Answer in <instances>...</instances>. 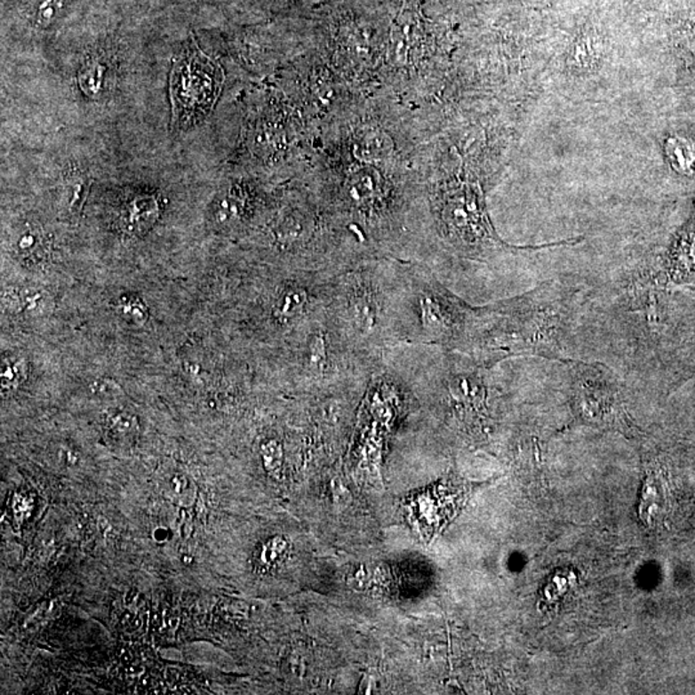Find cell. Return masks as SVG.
<instances>
[{"label":"cell","instance_id":"1","mask_svg":"<svg viewBox=\"0 0 695 695\" xmlns=\"http://www.w3.org/2000/svg\"><path fill=\"white\" fill-rule=\"evenodd\" d=\"M584 286L551 278L524 294L478 307L462 355L485 367L509 358L571 360Z\"/></svg>","mask_w":695,"mask_h":695},{"label":"cell","instance_id":"2","mask_svg":"<svg viewBox=\"0 0 695 695\" xmlns=\"http://www.w3.org/2000/svg\"><path fill=\"white\" fill-rule=\"evenodd\" d=\"M565 367L570 402L579 421L595 427H627L621 379L600 362L568 360Z\"/></svg>","mask_w":695,"mask_h":695},{"label":"cell","instance_id":"3","mask_svg":"<svg viewBox=\"0 0 695 695\" xmlns=\"http://www.w3.org/2000/svg\"><path fill=\"white\" fill-rule=\"evenodd\" d=\"M220 85V73L206 56L191 52L183 56L172 75V97L178 116L196 120L211 110Z\"/></svg>","mask_w":695,"mask_h":695},{"label":"cell","instance_id":"4","mask_svg":"<svg viewBox=\"0 0 695 695\" xmlns=\"http://www.w3.org/2000/svg\"><path fill=\"white\" fill-rule=\"evenodd\" d=\"M666 483L662 467L657 462L646 465L644 481L637 501V513L648 527H654L663 516L666 507Z\"/></svg>","mask_w":695,"mask_h":695},{"label":"cell","instance_id":"5","mask_svg":"<svg viewBox=\"0 0 695 695\" xmlns=\"http://www.w3.org/2000/svg\"><path fill=\"white\" fill-rule=\"evenodd\" d=\"M112 77V65L108 57L92 56L77 74V84L85 97L100 100L108 92Z\"/></svg>","mask_w":695,"mask_h":695},{"label":"cell","instance_id":"6","mask_svg":"<svg viewBox=\"0 0 695 695\" xmlns=\"http://www.w3.org/2000/svg\"><path fill=\"white\" fill-rule=\"evenodd\" d=\"M355 155L364 162H381L393 149L390 137L380 129L369 128L358 132L353 142Z\"/></svg>","mask_w":695,"mask_h":695},{"label":"cell","instance_id":"7","mask_svg":"<svg viewBox=\"0 0 695 695\" xmlns=\"http://www.w3.org/2000/svg\"><path fill=\"white\" fill-rule=\"evenodd\" d=\"M159 215V204L151 195H137L126 203L124 208L125 226L128 229L143 231L149 228Z\"/></svg>","mask_w":695,"mask_h":695},{"label":"cell","instance_id":"8","mask_svg":"<svg viewBox=\"0 0 695 695\" xmlns=\"http://www.w3.org/2000/svg\"><path fill=\"white\" fill-rule=\"evenodd\" d=\"M348 197L357 205H366L378 196L380 191V177L371 168H360L348 177L346 183Z\"/></svg>","mask_w":695,"mask_h":695},{"label":"cell","instance_id":"9","mask_svg":"<svg viewBox=\"0 0 695 695\" xmlns=\"http://www.w3.org/2000/svg\"><path fill=\"white\" fill-rule=\"evenodd\" d=\"M244 214V200L237 192L229 191L222 197L215 209V220L220 226L236 222Z\"/></svg>","mask_w":695,"mask_h":695},{"label":"cell","instance_id":"10","mask_svg":"<svg viewBox=\"0 0 695 695\" xmlns=\"http://www.w3.org/2000/svg\"><path fill=\"white\" fill-rule=\"evenodd\" d=\"M260 456L267 472L271 475L280 476L284 462L283 444L276 439H267L261 443Z\"/></svg>","mask_w":695,"mask_h":695},{"label":"cell","instance_id":"11","mask_svg":"<svg viewBox=\"0 0 695 695\" xmlns=\"http://www.w3.org/2000/svg\"><path fill=\"white\" fill-rule=\"evenodd\" d=\"M106 425L110 432L120 436L136 435L140 429L136 416L125 412V411H116V412L108 415L106 419Z\"/></svg>","mask_w":695,"mask_h":695},{"label":"cell","instance_id":"12","mask_svg":"<svg viewBox=\"0 0 695 695\" xmlns=\"http://www.w3.org/2000/svg\"><path fill=\"white\" fill-rule=\"evenodd\" d=\"M65 3L66 0H36V11H34L36 24L40 26L53 24L61 14Z\"/></svg>","mask_w":695,"mask_h":695},{"label":"cell","instance_id":"13","mask_svg":"<svg viewBox=\"0 0 695 695\" xmlns=\"http://www.w3.org/2000/svg\"><path fill=\"white\" fill-rule=\"evenodd\" d=\"M28 376V366L25 361H16L13 363H5L2 367L3 392H11L16 389Z\"/></svg>","mask_w":695,"mask_h":695},{"label":"cell","instance_id":"14","mask_svg":"<svg viewBox=\"0 0 695 695\" xmlns=\"http://www.w3.org/2000/svg\"><path fill=\"white\" fill-rule=\"evenodd\" d=\"M20 299H21V309H24L28 315L36 317L47 312L48 297L45 292L39 290H25L20 294Z\"/></svg>","mask_w":695,"mask_h":695},{"label":"cell","instance_id":"15","mask_svg":"<svg viewBox=\"0 0 695 695\" xmlns=\"http://www.w3.org/2000/svg\"><path fill=\"white\" fill-rule=\"evenodd\" d=\"M287 550V542L283 537H276L271 541L267 542L264 545L263 551H261L260 560L263 564L272 565L277 563L278 560L283 559Z\"/></svg>","mask_w":695,"mask_h":695},{"label":"cell","instance_id":"16","mask_svg":"<svg viewBox=\"0 0 695 695\" xmlns=\"http://www.w3.org/2000/svg\"><path fill=\"white\" fill-rule=\"evenodd\" d=\"M89 390L100 398H115L123 395L122 387L111 378H99L89 384Z\"/></svg>","mask_w":695,"mask_h":695},{"label":"cell","instance_id":"17","mask_svg":"<svg viewBox=\"0 0 695 695\" xmlns=\"http://www.w3.org/2000/svg\"><path fill=\"white\" fill-rule=\"evenodd\" d=\"M380 576V571L373 570L369 565H361L349 577L350 585L355 588H369L373 581H378L376 577Z\"/></svg>","mask_w":695,"mask_h":695},{"label":"cell","instance_id":"18","mask_svg":"<svg viewBox=\"0 0 695 695\" xmlns=\"http://www.w3.org/2000/svg\"><path fill=\"white\" fill-rule=\"evenodd\" d=\"M122 311L125 316H128L129 320L138 324H145L148 321V311L140 300L128 299L124 304H122Z\"/></svg>","mask_w":695,"mask_h":695},{"label":"cell","instance_id":"19","mask_svg":"<svg viewBox=\"0 0 695 695\" xmlns=\"http://www.w3.org/2000/svg\"><path fill=\"white\" fill-rule=\"evenodd\" d=\"M39 245L40 238L36 232L33 231L25 232V234L19 238V243H17V248L21 250L24 254H31V252H36V250L39 248Z\"/></svg>","mask_w":695,"mask_h":695},{"label":"cell","instance_id":"20","mask_svg":"<svg viewBox=\"0 0 695 695\" xmlns=\"http://www.w3.org/2000/svg\"><path fill=\"white\" fill-rule=\"evenodd\" d=\"M187 487H188V482H187L185 476L175 475L174 478L172 479V490H173L175 493L185 492Z\"/></svg>","mask_w":695,"mask_h":695},{"label":"cell","instance_id":"21","mask_svg":"<svg viewBox=\"0 0 695 695\" xmlns=\"http://www.w3.org/2000/svg\"><path fill=\"white\" fill-rule=\"evenodd\" d=\"M61 456L63 461H65L66 464L68 465H76L77 462H79V458H77L76 453H74L73 451L70 450L62 451Z\"/></svg>","mask_w":695,"mask_h":695},{"label":"cell","instance_id":"22","mask_svg":"<svg viewBox=\"0 0 695 695\" xmlns=\"http://www.w3.org/2000/svg\"><path fill=\"white\" fill-rule=\"evenodd\" d=\"M166 536H168V532H166L165 530H163V528L155 531V539H156L157 541H164V539H166Z\"/></svg>","mask_w":695,"mask_h":695},{"label":"cell","instance_id":"23","mask_svg":"<svg viewBox=\"0 0 695 695\" xmlns=\"http://www.w3.org/2000/svg\"><path fill=\"white\" fill-rule=\"evenodd\" d=\"M136 599H137V594H134L133 591H131V593L126 594V599H125L126 604H129V603H131L132 604V603H133L134 600Z\"/></svg>","mask_w":695,"mask_h":695}]
</instances>
